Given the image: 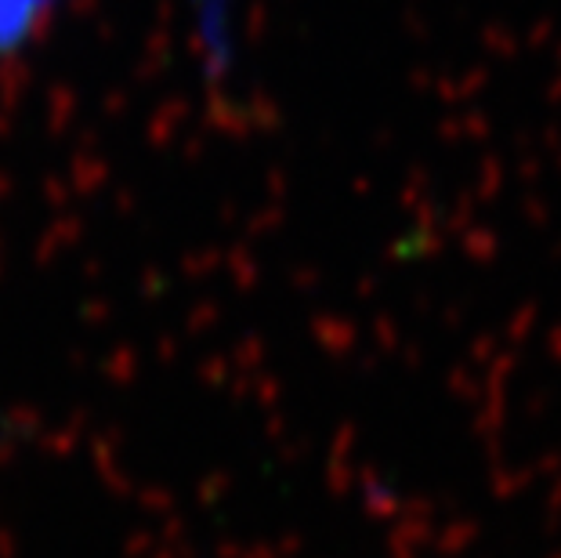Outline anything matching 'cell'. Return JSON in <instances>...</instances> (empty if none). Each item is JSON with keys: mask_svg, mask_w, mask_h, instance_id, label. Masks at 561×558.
<instances>
[{"mask_svg": "<svg viewBox=\"0 0 561 558\" xmlns=\"http://www.w3.org/2000/svg\"><path fill=\"white\" fill-rule=\"evenodd\" d=\"M47 8L51 0H0V52L26 37Z\"/></svg>", "mask_w": 561, "mask_h": 558, "instance_id": "1", "label": "cell"}]
</instances>
